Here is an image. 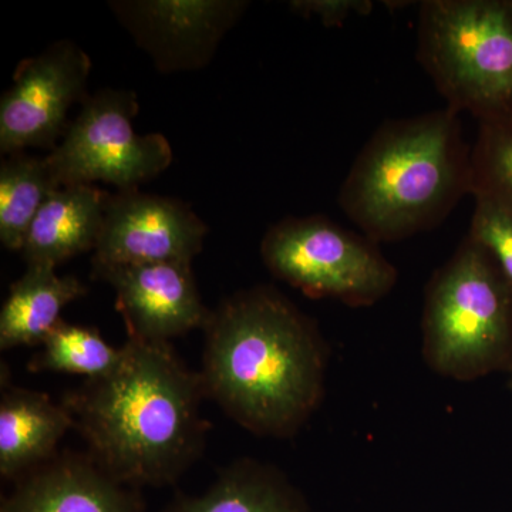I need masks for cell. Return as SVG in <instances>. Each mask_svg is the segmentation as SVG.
Segmentation results:
<instances>
[{
  "mask_svg": "<svg viewBox=\"0 0 512 512\" xmlns=\"http://www.w3.org/2000/svg\"><path fill=\"white\" fill-rule=\"evenodd\" d=\"M109 375L64 394L89 456L121 484H174L200 457L207 423L200 373L170 342L128 338Z\"/></svg>",
  "mask_w": 512,
  "mask_h": 512,
  "instance_id": "obj_1",
  "label": "cell"
},
{
  "mask_svg": "<svg viewBox=\"0 0 512 512\" xmlns=\"http://www.w3.org/2000/svg\"><path fill=\"white\" fill-rule=\"evenodd\" d=\"M204 330L207 397L258 436H295L325 394L328 346L315 322L274 286H256L221 302Z\"/></svg>",
  "mask_w": 512,
  "mask_h": 512,
  "instance_id": "obj_2",
  "label": "cell"
},
{
  "mask_svg": "<svg viewBox=\"0 0 512 512\" xmlns=\"http://www.w3.org/2000/svg\"><path fill=\"white\" fill-rule=\"evenodd\" d=\"M471 153L460 114L448 107L386 121L350 168L339 205L376 244L413 237L473 195Z\"/></svg>",
  "mask_w": 512,
  "mask_h": 512,
  "instance_id": "obj_3",
  "label": "cell"
},
{
  "mask_svg": "<svg viewBox=\"0 0 512 512\" xmlns=\"http://www.w3.org/2000/svg\"><path fill=\"white\" fill-rule=\"evenodd\" d=\"M421 326L424 359L439 375L471 382L512 372V293L468 235L431 276Z\"/></svg>",
  "mask_w": 512,
  "mask_h": 512,
  "instance_id": "obj_4",
  "label": "cell"
},
{
  "mask_svg": "<svg viewBox=\"0 0 512 512\" xmlns=\"http://www.w3.org/2000/svg\"><path fill=\"white\" fill-rule=\"evenodd\" d=\"M417 60L457 114L512 119V0H424Z\"/></svg>",
  "mask_w": 512,
  "mask_h": 512,
  "instance_id": "obj_5",
  "label": "cell"
},
{
  "mask_svg": "<svg viewBox=\"0 0 512 512\" xmlns=\"http://www.w3.org/2000/svg\"><path fill=\"white\" fill-rule=\"evenodd\" d=\"M261 255L275 278L309 298L352 308L382 301L397 282V269L375 241L323 215L276 222L262 239Z\"/></svg>",
  "mask_w": 512,
  "mask_h": 512,
  "instance_id": "obj_6",
  "label": "cell"
},
{
  "mask_svg": "<svg viewBox=\"0 0 512 512\" xmlns=\"http://www.w3.org/2000/svg\"><path fill=\"white\" fill-rule=\"evenodd\" d=\"M136 93L103 89L83 100L47 161L60 187L97 181L134 190L173 163V148L160 133L140 136L133 126Z\"/></svg>",
  "mask_w": 512,
  "mask_h": 512,
  "instance_id": "obj_7",
  "label": "cell"
},
{
  "mask_svg": "<svg viewBox=\"0 0 512 512\" xmlns=\"http://www.w3.org/2000/svg\"><path fill=\"white\" fill-rule=\"evenodd\" d=\"M90 70L92 60L72 40H59L23 60L0 100V151L6 156L26 148L52 151L70 126V109L87 97Z\"/></svg>",
  "mask_w": 512,
  "mask_h": 512,
  "instance_id": "obj_8",
  "label": "cell"
},
{
  "mask_svg": "<svg viewBox=\"0 0 512 512\" xmlns=\"http://www.w3.org/2000/svg\"><path fill=\"white\" fill-rule=\"evenodd\" d=\"M116 18L161 73L192 72L211 62L249 3L244 0H121Z\"/></svg>",
  "mask_w": 512,
  "mask_h": 512,
  "instance_id": "obj_9",
  "label": "cell"
},
{
  "mask_svg": "<svg viewBox=\"0 0 512 512\" xmlns=\"http://www.w3.org/2000/svg\"><path fill=\"white\" fill-rule=\"evenodd\" d=\"M207 225L184 202L137 188L110 194L93 262L109 265L191 264Z\"/></svg>",
  "mask_w": 512,
  "mask_h": 512,
  "instance_id": "obj_10",
  "label": "cell"
},
{
  "mask_svg": "<svg viewBox=\"0 0 512 512\" xmlns=\"http://www.w3.org/2000/svg\"><path fill=\"white\" fill-rule=\"evenodd\" d=\"M92 275L116 292V308L128 338L170 342L204 329L210 319L188 262L109 265L92 261Z\"/></svg>",
  "mask_w": 512,
  "mask_h": 512,
  "instance_id": "obj_11",
  "label": "cell"
},
{
  "mask_svg": "<svg viewBox=\"0 0 512 512\" xmlns=\"http://www.w3.org/2000/svg\"><path fill=\"white\" fill-rule=\"evenodd\" d=\"M0 512H146L137 488L121 484L89 454H56L16 481Z\"/></svg>",
  "mask_w": 512,
  "mask_h": 512,
  "instance_id": "obj_12",
  "label": "cell"
},
{
  "mask_svg": "<svg viewBox=\"0 0 512 512\" xmlns=\"http://www.w3.org/2000/svg\"><path fill=\"white\" fill-rule=\"evenodd\" d=\"M74 429L72 413L46 393L3 383L0 400V474L20 477L56 456L64 434Z\"/></svg>",
  "mask_w": 512,
  "mask_h": 512,
  "instance_id": "obj_13",
  "label": "cell"
},
{
  "mask_svg": "<svg viewBox=\"0 0 512 512\" xmlns=\"http://www.w3.org/2000/svg\"><path fill=\"white\" fill-rule=\"evenodd\" d=\"M109 195L90 184L60 187L50 194L20 251L26 264L56 268L96 249Z\"/></svg>",
  "mask_w": 512,
  "mask_h": 512,
  "instance_id": "obj_14",
  "label": "cell"
},
{
  "mask_svg": "<svg viewBox=\"0 0 512 512\" xmlns=\"http://www.w3.org/2000/svg\"><path fill=\"white\" fill-rule=\"evenodd\" d=\"M89 288L73 275L59 276L49 265H28L10 286L0 312V348L43 345L62 322L63 309L87 295Z\"/></svg>",
  "mask_w": 512,
  "mask_h": 512,
  "instance_id": "obj_15",
  "label": "cell"
},
{
  "mask_svg": "<svg viewBox=\"0 0 512 512\" xmlns=\"http://www.w3.org/2000/svg\"><path fill=\"white\" fill-rule=\"evenodd\" d=\"M164 512H308L288 478L269 464L237 461L201 495L175 498Z\"/></svg>",
  "mask_w": 512,
  "mask_h": 512,
  "instance_id": "obj_16",
  "label": "cell"
},
{
  "mask_svg": "<svg viewBox=\"0 0 512 512\" xmlns=\"http://www.w3.org/2000/svg\"><path fill=\"white\" fill-rule=\"evenodd\" d=\"M47 157L10 154L0 167V241L9 251H22L37 212L59 190Z\"/></svg>",
  "mask_w": 512,
  "mask_h": 512,
  "instance_id": "obj_17",
  "label": "cell"
},
{
  "mask_svg": "<svg viewBox=\"0 0 512 512\" xmlns=\"http://www.w3.org/2000/svg\"><path fill=\"white\" fill-rule=\"evenodd\" d=\"M30 363L33 372L70 373L87 380L109 375L119 365L123 348H114L99 330L62 320Z\"/></svg>",
  "mask_w": 512,
  "mask_h": 512,
  "instance_id": "obj_18",
  "label": "cell"
},
{
  "mask_svg": "<svg viewBox=\"0 0 512 512\" xmlns=\"http://www.w3.org/2000/svg\"><path fill=\"white\" fill-rule=\"evenodd\" d=\"M473 195L512 202V119L480 123L473 146Z\"/></svg>",
  "mask_w": 512,
  "mask_h": 512,
  "instance_id": "obj_19",
  "label": "cell"
},
{
  "mask_svg": "<svg viewBox=\"0 0 512 512\" xmlns=\"http://www.w3.org/2000/svg\"><path fill=\"white\" fill-rule=\"evenodd\" d=\"M473 197L468 237L490 254L512 293V202L490 194Z\"/></svg>",
  "mask_w": 512,
  "mask_h": 512,
  "instance_id": "obj_20",
  "label": "cell"
},
{
  "mask_svg": "<svg viewBox=\"0 0 512 512\" xmlns=\"http://www.w3.org/2000/svg\"><path fill=\"white\" fill-rule=\"evenodd\" d=\"M289 9L305 19H318L326 28H339L353 16H367L375 9L370 0H293Z\"/></svg>",
  "mask_w": 512,
  "mask_h": 512,
  "instance_id": "obj_21",
  "label": "cell"
},
{
  "mask_svg": "<svg viewBox=\"0 0 512 512\" xmlns=\"http://www.w3.org/2000/svg\"><path fill=\"white\" fill-rule=\"evenodd\" d=\"M508 387L512 390V372L508 373Z\"/></svg>",
  "mask_w": 512,
  "mask_h": 512,
  "instance_id": "obj_22",
  "label": "cell"
}]
</instances>
